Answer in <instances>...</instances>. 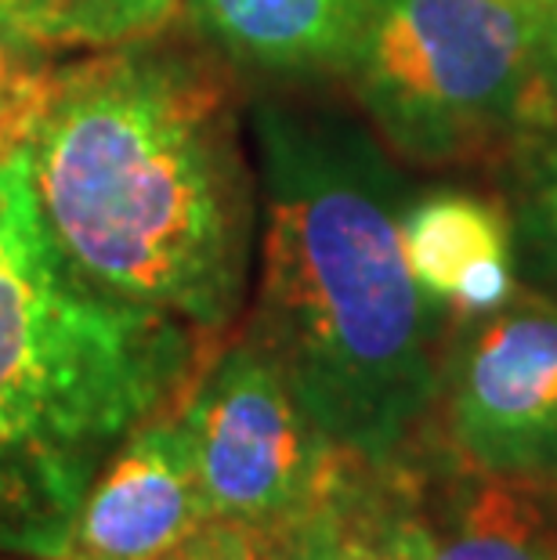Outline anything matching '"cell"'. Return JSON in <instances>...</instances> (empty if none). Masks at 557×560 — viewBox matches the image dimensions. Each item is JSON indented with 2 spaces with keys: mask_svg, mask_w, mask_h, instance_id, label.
<instances>
[{
  "mask_svg": "<svg viewBox=\"0 0 557 560\" xmlns=\"http://www.w3.org/2000/svg\"><path fill=\"white\" fill-rule=\"evenodd\" d=\"M11 149L69 282L199 337L229 329L257 207L229 73L204 47L160 30L47 66Z\"/></svg>",
  "mask_w": 557,
  "mask_h": 560,
  "instance_id": "6da1fadb",
  "label": "cell"
},
{
  "mask_svg": "<svg viewBox=\"0 0 557 560\" xmlns=\"http://www.w3.org/2000/svg\"><path fill=\"white\" fill-rule=\"evenodd\" d=\"M251 124L265 240L246 337L337 448L406 456L434 420L449 315L402 246L406 177L344 113L265 98Z\"/></svg>",
  "mask_w": 557,
  "mask_h": 560,
  "instance_id": "7a4b0ae2",
  "label": "cell"
},
{
  "mask_svg": "<svg viewBox=\"0 0 557 560\" xmlns=\"http://www.w3.org/2000/svg\"><path fill=\"white\" fill-rule=\"evenodd\" d=\"M199 332L69 282L40 235L0 265V550L55 560L124 441L182 409Z\"/></svg>",
  "mask_w": 557,
  "mask_h": 560,
  "instance_id": "3957f363",
  "label": "cell"
},
{
  "mask_svg": "<svg viewBox=\"0 0 557 560\" xmlns=\"http://www.w3.org/2000/svg\"><path fill=\"white\" fill-rule=\"evenodd\" d=\"M543 11L507 0H370L348 80L402 160L489 156L543 130Z\"/></svg>",
  "mask_w": 557,
  "mask_h": 560,
  "instance_id": "277c9868",
  "label": "cell"
},
{
  "mask_svg": "<svg viewBox=\"0 0 557 560\" xmlns=\"http://www.w3.org/2000/svg\"><path fill=\"white\" fill-rule=\"evenodd\" d=\"M210 521L287 535L323 503L351 452L337 448L246 337L199 373L177 409Z\"/></svg>",
  "mask_w": 557,
  "mask_h": 560,
  "instance_id": "5b68a950",
  "label": "cell"
},
{
  "mask_svg": "<svg viewBox=\"0 0 557 560\" xmlns=\"http://www.w3.org/2000/svg\"><path fill=\"white\" fill-rule=\"evenodd\" d=\"M434 416L453 459L557 488V301L514 290L492 312L460 318Z\"/></svg>",
  "mask_w": 557,
  "mask_h": 560,
  "instance_id": "8992f818",
  "label": "cell"
},
{
  "mask_svg": "<svg viewBox=\"0 0 557 560\" xmlns=\"http://www.w3.org/2000/svg\"><path fill=\"white\" fill-rule=\"evenodd\" d=\"M207 521L177 412H167L105 463L55 560H156Z\"/></svg>",
  "mask_w": 557,
  "mask_h": 560,
  "instance_id": "52a82bcc",
  "label": "cell"
},
{
  "mask_svg": "<svg viewBox=\"0 0 557 560\" xmlns=\"http://www.w3.org/2000/svg\"><path fill=\"white\" fill-rule=\"evenodd\" d=\"M420 560H557L554 488L413 445Z\"/></svg>",
  "mask_w": 557,
  "mask_h": 560,
  "instance_id": "ba28073f",
  "label": "cell"
},
{
  "mask_svg": "<svg viewBox=\"0 0 557 560\" xmlns=\"http://www.w3.org/2000/svg\"><path fill=\"white\" fill-rule=\"evenodd\" d=\"M402 246L420 290L456 322L492 312L514 293L511 221L485 196L464 188L409 196Z\"/></svg>",
  "mask_w": 557,
  "mask_h": 560,
  "instance_id": "9c48e42d",
  "label": "cell"
},
{
  "mask_svg": "<svg viewBox=\"0 0 557 560\" xmlns=\"http://www.w3.org/2000/svg\"><path fill=\"white\" fill-rule=\"evenodd\" d=\"M185 15L235 66L315 77L348 69L370 0H185Z\"/></svg>",
  "mask_w": 557,
  "mask_h": 560,
  "instance_id": "30bf717a",
  "label": "cell"
},
{
  "mask_svg": "<svg viewBox=\"0 0 557 560\" xmlns=\"http://www.w3.org/2000/svg\"><path fill=\"white\" fill-rule=\"evenodd\" d=\"M290 560H420L413 448L387 463L348 456L312 514L282 535Z\"/></svg>",
  "mask_w": 557,
  "mask_h": 560,
  "instance_id": "8fae6325",
  "label": "cell"
},
{
  "mask_svg": "<svg viewBox=\"0 0 557 560\" xmlns=\"http://www.w3.org/2000/svg\"><path fill=\"white\" fill-rule=\"evenodd\" d=\"M177 4L185 0H77L58 22L51 51L66 47H113L124 40L152 37L174 19Z\"/></svg>",
  "mask_w": 557,
  "mask_h": 560,
  "instance_id": "7c38bea8",
  "label": "cell"
},
{
  "mask_svg": "<svg viewBox=\"0 0 557 560\" xmlns=\"http://www.w3.org/2000/svg\"><path fill=\"white\" fill-rule=\"evenodd\" d=\"M44 47L0 26V141H11L44 77Z\"/></svg>",
  "mask_w": 557,
  "mask_h": 560,
  "instance_id": "4fadbf2b",
  "label": "cell"
},
{
  "mask_svg": "<svg viewBox=\"0 0 557 560\" xmlns=\"http://www.w3.org/2000/svg\"><path fill=\"white\" fill-rule=\"evenodd\" d=\"M156 560H290L282 535L254 532L243 524L229 521H207L204 528L193 532Z\"/></svg>",
  "mask_w": 557,
  "mask_h": 560,
  "instance_id": "5bb4252c",
  "label": "cell"
},
{
  "mask_svg": "<svg viewBox=\"0 0 557 560\" xmlns=\"http://www.w3.org/2000/svg\"><path fill=\"white\" fill-rule=\"evenodd\" d=\"M532 141L536 156L529 163V202H525V224L532 243L539 246L543 260L557 276V127L536 130Z\"/></svg>",
  "mask_w": 557,
  "mask_h": 560,
  "instance_id": "9a60e30c",
  "label": "cell"
},
{
  "mask_svg": "<svg viewBox=\"0 0 557 560\" xmlns=\"http://www.w3.org/2000/svg\"><path fill=\"white\" fill-rule=\"evenodd\" d=\"M33 235L37 229H33L15 149H11V141H0V265L15 260L33 243Z\"/></svg>",
  "mask_w": 557,
  "mask_h": 560,
  "instance_id": "2e32d148",
  "label": "cell"
},
{
  "mask_svg": "<svg viewBox=\"0 0 557 560\" xmlns=\"http://www.w3.org/2000/svg\"><path fill=\"white\" fill-rule=\"evenodd\" d=\"M536 88H539L543 130L557 127V0H550V4L543 8L539 55H536Z\"/></svg>",
  "mask_w": 557,
  "mask_h": 560,
  "instance_id": "e0dca14e",
  "label": "cell"
},
{
  "mask_svg": "<svg viewBox=\"0 0 557 560\" xmlns=\"http://www.w3.org/2000/svg\"><path fill=\"white\" fill-rule=\"evenodd\" d=\"M77 0H30V40L44 47V51H51L58 22L66 19V11Z\"/></svg>",
  "mask_w": 557,
  "mask_h": 560,
  "instance_id": "ac0fdd59",
  "label": "cell"
},
{
  "mask_svg": "<svg viewBox=\"0 0 557 560\" xmlns=\"http://www.w3.org/2000/svg\"><path fill=\"white\" fill-rule=\"evenodd\" d=\"M0 26L22 40H30V0H0Z\"/></svg>",
  "mask_w": 557,
  "mask_h": 560,
  "instance_id": "d6986e66",
  "label": "cell"
},
{
  "mask_svg": "<svg viewBox=\"0 0 557 560\" xmlns=\"http://www.w3.org/2000/svg\"><path fill=\"white\" fill-rule=\"evenodd\" d=\"M507 4H525V8H539L543 11V8L550 4V0H507Z\"/></svg>",
  "mask_w": 557,
  "mask_h": 560,
  "instance_id": "ffe728a7",
  "label": "cell"
},
{
  "mask_svg": "<svg viewBox=\"0 0 557 560\" xmlns=\"http://www.w3.org/2000/svg\"><path fill=\"white\" fill-rule=\"evenodd\" d=\"M4 560H8V557H4ZM15 560H33V557H15Z\"/></svg>",
  "mask_w": 557,
  "mask_h": 560,
  "instance_id": "44dd1931",
  "label": "cell"
}]
</instances>
